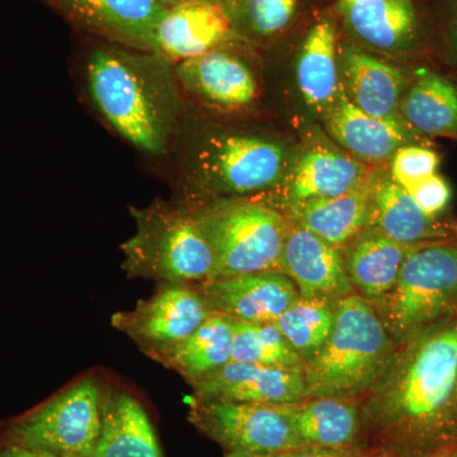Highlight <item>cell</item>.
<instances>
[{"label": "cell", "instance_id": "6da1fadb", "mask_svg": "<svg viewBox=\"0 0 457 457\" xmlns=\"http://www.w3.org/2000/svg\"><path fill=\"white\" fill-rule=\"evenodd\" d=\"M361 404L360 451L432 457L457 447V314L399 345Z\"/></svg>", "mask_w": 457, "mask_h": 457}, {"label": "cell", "instance_id": "7a4b0ae2", "mask_svg": "<svg viewBox=\"0 0 457 457\" xmlns=\"http://www.w3.org/2000/svg\"><path fill=\"white\" fill-rule=\"evenodd\" d=\"M86 83L93 106L123 140L149 155L170 150L182 112L174 64L149 51L101 46L87 59Z\"/></svg>", "mask_w": 457, "mask_h": 457}, {"label": "cell", "instance_id": "3957f363", "mask_svg": "<svg viewBox=\"0 0 457 457\" xmlns=\"http://www.w3.org/2000/svg\"><path fill=\"white\" fill-rule=\"evenodd\" d=\"M293 153L282 141L233 130H212L189 145L183 165L187 203L270 194L284 179Z\"/></svg>", "mask_w": 457, "mask_h": 457}, {"label": "cell", "instance_id": "277c9868", "mask_svg": "<svg viewBox=\"0 0 457 457\" xmlns=\"http://www.w3.org/2000/svg\"><path fill=\"white\" fill-rule=\"evenodd\" d=\"M398 347L369 300L359 294L343 297L332 335L303 366L308 399L363 398L392 365Z\"/></svg>", "mask_w": 457, "mask_h": 457}, {"label": "cell", "instance_id": "5b68a950", "mask_svg": "<svg viewBox=\"0 0 457 457\" xmlns=\"http://www.w3.org/2000/svg\"><path fill=\"white\" fill-rule=\"evenodd\" d=\"M137 230L121 245L130 278L197 285L215 276V254L192 204L154 201L130 207Z\"/></svg>", "mask_w": 457, "mask_h": 457}, {"label": "cell", "instance_id": "8992f818", "mask_svg": "<svg viewBox=\"0 0 457 457\" xmlns=\"http://www.w3.org/2000/svg\"><path fill=\"white\" fill-rule=\"evenodd\" d=\"M192 206L215 254L213 278L282 272L290 224L284 212L253 197L218 198Z\"/></svg>", "mask_w": 457, "mask_h": 457}, {"label": "cell", "instance_id": "52a82bcc", "mask_svg": "<svg viewBox=\"0 0 457 457\" xmlns=\"http://www.w3.org/2000/svg\"><path fill=\"white\" fill-rule=\"evenodd\" d=\"M372 305L398 345L457 314V237L417 246Z\"/></svg>", "mask_w": 457, "mask_h": 457}, {"label": "cell", "instance_id": "ba28073f", "mask_svg": "<svg viewBox=\"0 0 457 457\" xmlns=\"http://www.w3.org/2000/svg\"><path fill=\"white\" fill-rule=\"evenodd\" d=\"M101 429V393L93 378H84L12 422L5 441L57 457H92Z\"/></svg>", "mask_w": 457, "mask_h": 457}, {"label": "cell", "instance_id": "9c48e42d", "mask_svg": "<svg viewBox=\"0 0 457 457\" xmlns=\"http://www.w3.org/2000/svg\"><path fill=\"white\" fill-rule=\"evenodd\" d=\"M189 420L228 451L278 453L303 449L284 405L192 398Z\"/></svg>", "mask_w": 457, "mask_h": 457}, {"label": "cell", "instance_id": "30bf717a", "mask_svg": "<svg viewBox=\"0 0 457 457\" xmlns=\"http://www.w3.org/2000/svg\"><path fill=\"white\" fill-rule=\"evenodd\" d=\"M212 312L196 286L163 282L132 311L113 314L111 323L156 360L194 335Z\"/></svg>", "mask_w": 457, "mask_h": 457}, {"label": "cell", "instance_id": "8fae6325", "mask_svg": "<svg viewBox=\"0 0 457 457\" xmlns=\"http://www.w3.org/2000/svg\"><path fill=\"white\" fill-rule=\"evenodd\" d=\"M372 170L374 167L361 163L332 140L315 137L291 156L284 179L267 195L278 196V204L273 207L284 212L296 204L359 188L368 182Z\"/></svg>", "mask_w": 457, "mask_h": 457}, {"label": "cell", "instance_id": "7c38bea8", "mask_svg": "<svg viewBox=\"0 0 457 457\" xmlns=\"http://www.w3.org/2000/svg\"><path fill=\"white\" fill-rule=\"evenodd\" d=\"M237 40L174 65L180 93L213 112L251 110L260 98V83L249 62L237 53Z\"/></svg>", "mask_w": 457, "mask_h": 457}, {"label": "cell", "instance_id": "4fadbf2b", "mask_svg": "<svg viewBox=\"0 0 457 457\" xmlns=\"http://www.w3.org/2000/svg\"><path fill=\"white\" fill-rule=\"evenodd\" d=\"M237 38L221 3L176 0L156 23L145 51L176 65Z\"/></svg>", "mask_w": 457, "mask_h": 457}, {"label": "cell", "instance_id": "5bb4252c", "mask_svg": "<svg viewBox=\"0 0 457 457\" xmlns=\"http://www.w3.org/2000/svg\"><path fill=\"white\" fill-rule=\"evenodd\" d=\"M212 312L236 320L275 323L300 295L285 273H248L195 285Z\"/></svg>", "mask_w": 457, "mask_h": 457}, {"label": "cell", "instance_id": "9a60e30c", "mask_svg": "<svg viewBox=\"0 0 457 457\" xmlns=\"http://www.w3.org/2000/svg\"><path fill=\"white\" fill-rule=\"evenodd\" d=\"M192 386V398L201 400L286 405L308 399L303 369L270 368L234 361Z\"/></svg>", "mask_w": 457, "mask_h": 457}, {"label": "cell", "instance_id": "2e32d148", "mask_svg": "<svg viewBox=\"0 0 457 457\" xmlns=\"http://www.w3.org/2000/svg\"><path fill=\"white\" fill-rule=\"evenodd\" d=\"M282 272L294 282L300 297L338 300L356 294L341 249L288 219Z\"/></svg>", "mask_w": 457, "mask_h": 457}, {"label": "cell", "instance_id": "e0dca14e", "mask_svg": "<svg viewBox=\"0 0 457 457\" xmlns=\"http://www.w3.org/2000/svg\"><path fill=\"white\" fill-rule=\"evenodd\" d=\"M336 12L345 31L365 49L407 55L420 41V21L411 0H339Z\"/></svg>", "mask_w": 457, "mask_h": 457}, {"label": "cell", "instance_id": "ac0fdd59", "mask_svg": "<svg viewBox=\"0 0 457 457\" xmlns=\"http://www.w3.org/2000/svg\"><path fill=\"white\" fill-rule=\"evenodd\" d=\"M342 88L357 108L376 119L408 128L400 114L407 77L399 68L354 46H342Z\"/></svg>", "mask_w": 457, "mask_h": 457}, {"label": "cell", "instance_id": "d6986e66", "mask_svg": "<svg viewBox=\"0 0 457 457\" xmlns=\"http://www.w3.org/2000/svg\"><path fill=\"white\" fill-rule=\"evenodd\" d=\"M323 119L330 139L369 167L389 164L399 147L413 144L417 139L411 129L363 112L352 104L345 92Z\"/></svg>", "mask_w": 457, "mask_h": 457}, {"label": "cell", "instance_id": "ffe728a7", "mask_svg": "<svg viewBox=\"0 0 457 457\" xmlns=\"http://www.w3.org/2000/svg\"><path fill=\"white\" fill-rule=\"evenodd\" d=\"M80 26L121 46L146 50L153 29L173 0H56Z\"/></svg>", "mask_w": 457, "mask_h": 457}, {"label": "cell", "instance_id": "44dd1931", "mask_svg": "<svg viewBox=\"0 0 457 457\" xmlns=\"http://www.w3.org/2000/svg\"><path fill=\"white\" fill-rule=\"evenodd\" d=\"M341 47L332 16H320L303 36L296 56V83L306 106L326 116L343 92Z\"/></svg>", "mask_w": 457, "mask_h": 457}, {"label": "cell", "instance_id": "7402d4cb", "mask_svg": "<svg viewBox=\"0 0 457 457\" xmlns=\"http://www.w3.org/2000/svg\"><path fill=\"white\" fill-rule=\"evenodd\" d=\"M368 227L404 245L453 237L450 228L423 212L413 197L392 179L389 170L375 168L370 176Z\"/></svg>", "mask_w": 457, "mask_h": 457}, {"label": "cell", "instance_id": "603a6c76", "mask_svg": "<svg viewBox=\"0 0 457 457\" xmlns=\"http://www.w3.org/2000/svg\"><path fill=\"white\" fill-rule=\"evenodd\" d=\"M284 409L303 449L361 453L360 399L309 398Z\"/></svg>", "mask_w": 457, "mask_h": 457}, {"label": "cell", "instance_id": "cb8c5ba5", "mask_svg": "<svg viewBox=\"0 0 457 457\" xmlns=\"http://www.w3.org/2000/svg\"><path fill=\"white\" fill-rule=\"evenodd\" d=\"M420 245L396 242L375 228H363L342 249L356 294L371 303L380 300L392 291L405 260Z\"/></svg>", "mask_w": 457, "mask_h": 457}, {"label": "cell", "instance_id": "d4e9b609", "mask_svg": "<svg viewBox=\"0 0 457 457\" xmlns=\"http://www.w3.org/2000/svg\"><path fill=\"white\" fill-rule=\"evenodd\" d=\"M370 179L361 187L339 196L318 198L284 210L300 227L337 246L345 248L369 225Z\"/></svg>", "mask_w": 457, "mask_h": 457}, {"label": "cell", "instance_id": "484cf974", "mask_svg": "<svg viewBox=\"0 0 457 457\" xmlns=\"http://www.w3.org/2000/svg\"><path fill=\"white\" fill-rule=\"evenodd\" d=\"M92 457H164L145 409L128 393L108 396Z\"/></svg>", "mask_w": 457, "mask_h": 457}, {"label": "cell", "instance_id": "4316f807", "mask_svg": "<svg viewBox=\"0 0 457 457\" xmlns=\"http://www.w3.org/2000/svg\"><path fill=\"white\" fill-rule=\"evenodd\" d=\"M400 114L420 137L457 140V88L446 78L420 68L405 90Z\"/></svg>", "mask_w": 457, "mask_h": 457}, {"label": "cell", "instance_id": "83f0119b", "mask_svg": "<svg viewBox=\"0 0 457 457\" xmlns=\"http://www.w3.org/2000/svg\"><path fill=\"white\" fill-rule=\"evenodd\" d=\"M233 343V320L212 312L194 335L155 361L179 372L192 385L230 362Z\"/></svg>", "mask_w": 457, "mask_h": 457}, {"label": "cell", "instance_id": "f1b7e54d", "mask_svg": "<svg viewBox=\"0 0 457 457\" xmlns=\"http://www.w3.org/2000/svg\"><path fill=\"white\" fill-rule=\"evenodd\" d=\"M337 303L299 297L275 321L286 341L302 357L303 366L323 350L336 323Z\"/></svg>", "mask_w": 457, "mask_h": 457}, {"label": "cell", "instance_id": "f546056e", "mask_svg": "<svg viewBox=\"0 0 457 457\" xmlns=\"http://www.w3.org/2000/svg\"><path fill=\"white\" fill-rule=\"evenodd\" d=\"M240 40L266 42L284 35L299 16L302 0H222Z\"/></svg>", "mask_w": 457, "mask_h": 457}, {"label": "cell", "instance_id": "4dcf8cb0", "mask_svg": "<svg viewBox=\"0 0 457 457\" xmlns=\"http://www.w3.org/2000/svg\"><path fill=\"white\" fill-rule=\"evenodd\" d=\"M231 320L234 328L231 361L270 368L303 369L302 357L286 341L275 323Z\"/></svg>", "mask_w": 457, "mask_h": 457}, {"label": "cell", "instance_id": "1f68e13d", "mask_svg": "<svg viewBox=\"0 0 457 457\" xmlns=\"http://www.w3.org/2000/svg\"><path fill=\"white\" fill-rule=\"evenodd\" d=\"M440 156L426 146L408 144L399 147L389 163L392 179L405 191L437 173Z\"/></svg>", "mask_w": 457, "mask_h": 457}, {"label": "cell", "instance_id": "d6a6232c", "mask_svg": "<svg viewBox=\"0 0 457 457\" xmlns=\"http://www.w3.org/2000/svg\"><path fill=\"white\" fill-rule=\"evenodd\" d=\"M407 192L420 210L432 218H438L449 206L451 200L449 183L437 173L409 188Z\"/></svg>", "mask_w": 457, "mask_h": 457}, {"label": "cell", "instance_id": "836d02e7", "mask_svg": "<svg viewBox=\"0 0 457 457\" xmlns=\"http://www.w3.org/2000/svg\"><path fill=\"white\" fill-rule=\"evenodd\" d=\"M276 457H371L368 453L356 451H338L326 449H297L278 453Z\"/></svg>", "mask_w": 457, "mask_h": 457}, {"label": "cell", "instance_id": "e575fe53", "mask_svg": "<svg viewBox=\"0 0 457 457\" xmlns=\"http://www.w3.org/2000/svg\"><path fill=\"white\" fill-rule=\"evenodd\" d=\"M0 457H57L47 451L5 441L0 445Z\"/></svg>", "mask_w": 457, "mask_h": 457}, {"label": "cell", "instance_id": "d590c367", "mask_svg": "<svg viewBox=\"0 0 457 457\" xmlns=\"http://www.w3.org/2000/svg\"><path fill=\"white\" fill-rule=\"evenodd\" d=\"M446 45L451 59L457 62V2L446 29Z\"/></svg>", "mask_w": 457, "mask_h": 457}, {"label": "cell", "instance_id": "8d00e7d4", "mask_svg": "<svg viewBox=\"0 0 457 457\" xmlns=\"http://www.w3.org/2000/svg\"><path fill=\"white\" fill-rule=\"evenodd\" d=\"M225 457H276L272 453H248V451H228Z\"/></svg>", "mask_w": 457, "mask_h": 457}, {"label": "cell", "instance_id": "74e56055", "mask_svg": "<svg viewBox=\"0 0 457 457\" xmlns=\"http://www.w3.org/2000/svg\"><path fill=\"white\" fill-rule=\"evenodd\" d=\"M432 457H457V447L453 450L445 451V453H438V455Z\"/></svg>", "mask_w": 457, "mask_h": 457}, {"label": "cell", "instance_id": "f35d334b", "mask_svg": "<svg viewBox=\"0 0 457 457\" xmlns=\"http://www.w3.org/2000/svg\"><path fill=\"white\" fill-rule=\"evenodd\" d=\"M173 2H176V0H173ZM210 2L222 3V0H210Z\"/></svg>", "mask_w": 457, "mask_h": 457}, {"label": "cell", "instance_id": "ab89813d", "mask_svg": "<svg viewBox=\"0 0 457 457\" xmlns=\"http://www.w3.org/2000/svg\"><path fill=\"white\" fill-rule=\"evenodd\" d=\"M345 2H356V0H345Z\"/></svg>", "mask_w": 457, "mask_h": 457}]
</instances>
